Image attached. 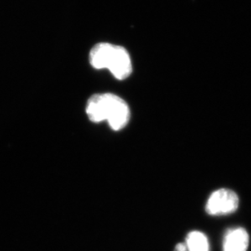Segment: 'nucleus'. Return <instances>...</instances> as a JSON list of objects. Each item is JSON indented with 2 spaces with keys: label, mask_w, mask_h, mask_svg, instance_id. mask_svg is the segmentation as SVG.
I'll list each match as a JSON object with an SVG mask.
<instances>
[{
  "label": "nucleus",
  "mask_w": 251,
  "mask_h": 251,
  "mask_svg": "<svg viewBox=\"0 0 251 251\" xmlns=\"http://www.w3.org/2000/svg\"><path fill=\"white\" fill-rule=\"evenodd\" d=\"M85 112L95 123L107 121L113 130L123 129L130 119L127 102L112 93L96 94L88 100Z\"/></svg>",
  "instance_id": "nucleus-1"
},
{
  "label": "nucleus",
  "mask_w": 251,
  "mask_h": 251,
  "mask_svg": "<svg viewBox=\"0 0 251 251\" xmlns=\"http://www.w3.org/2000/svg\"><path fill=\"white\" fill-rule=\"evenodd\" d=\"M90 62L95 69H108L118 80H125L133 71L130 55L126 48L111 43L96 44L90 50Z\"/></svg>",
  "instance_id": "nucleus-2"
},
{
  "label": "nucleus",
  "mask_w": 251,
  "mask_h": 251,
  "mask_svg": "<svg viewBox=\"0 0 251 251\" xmlns=\"http://www.w3.org/2000/svg\"><path fill=\"white\" fill-rule=\"evenodd\" d=\"M238 206L239 198L234 191L228 189H221L212 193L209 197L206 211L211 216H226L237 211Z\"/></svg>",
  "instance_id": "nucleus-3"
},
{
  "label": "nucleus",
  "mask_w": 251,
  "mask_h": 251,
  "mask_svg": "<svg viewBox=\"0 0 251 251\" xmlns=\"http://www.w3.org/2000/svg\"><path fill=\"white\" fill-rule=\"evenodd\" d=\"M250 237L243 227L227 231L223 240V251H246L249 247Z\"/></svg>",
  "instance_id": "nucleus-4"
},
{
  "label": "nucleus",
  "mask_w": 251,
  "mask_h": 251,
  "mask_svg": "<svg viewBox=\"0 0 251 251\" xmlns=\"http://www.w3.org/2000/svg\"><path fill=\"white\" fill-rule=\"evenodd\" d=\"M186 247L188 251H209L208 239L206 235L199 231H193L186 237Z\"/></svg>",
  "instance_id": "nucleus-5"
},
{
  "label": "nucleus",
  "mask_w": 251,
  "mask_h": 251,
  "mask_svg": "<svg viewBox=\"0 0 251 251\" xmlns=\"http://www.w3.org/2000/svg\"><path fill=\"white\" fill-rule=\"evenodd\" d=\"M174 251H188L187 247L185 243H179L176 246Z\"/></svg>",
  "instance_id": "nucleus-6"
}]
</instances>
